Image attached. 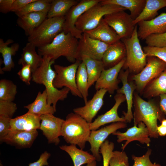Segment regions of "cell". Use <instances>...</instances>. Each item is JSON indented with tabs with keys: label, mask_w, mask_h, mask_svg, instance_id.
<instances>
[{
	"label": "cell",
	"mask_w": 166,
	"mask_h": 166,
	"mask_svg": "<svg viewBox=\"0 0 166 166\" xmlns=\"http://www.w3.org/2000/svg\"><path fill=\"white\" fill-rule=\"evenodd\" d=\"M17 93V87L11 81H0V100L13 101Z\"/></svg>",
	"instance_id": "37"
},
{
	"label": "cell",
	"mask_w": 166,
	"mask_h": 166,
	"mask_svg": "<svg viewBox=\"0 0 166 166\" xmlns=\"http://www.w3.org/2000/svg\"><path fill=\"white\" fill-rule=\"evenodd\" d=\"M52 0H35L15 13L19 17L23 15L32 12H48Z\"/></svg>",
	"instance_id": "36"
},
{
	"label": "cell",
	"mask_w": 166,
	"mask_h": 166,
	"mask_svg": "<svg viewBox=\"0 0 166 166\" xmlns=\"http://www.w3.org/2000/svg\"><path fill=\"white\" fill-rule=\"evenodd\" d=\"M143 49L147 57H155L166 63V47H160L147 45L144 47Z\"/></svg>",
	"instance_id": "40"
},
{
	"label": "cell",
	"mask_w": 166,
	"mask_h": 166,
	"mask_svg": "<svg viewBox=\"0 0 166 166\" xmlns=\"http://www.w3.org/2000/svg\"><path fill=\"white\" fill-rule=\"evenodd\" d=\"M161 124L166 127V119H163L161 122Z\"/></svg>",
	"instance_id": "52"
},
{
	"label": "cell",
	"mask_w": 166,
	"mask_h": 166,
	"mask_svg": "<svg viewBox=\"0 0 166 166\" xmlns=\"http://www.w3.org/2000/svg\"><path fill=\"white\" fill-rule=\"evenodd\" d=\"M126 49V61L124 67L135 74L139 73L147 64V55L144 52L137 34V25L131 36L121 39Z\"/></svg>",
	"instance_id": "5"
},
{
	"label": "cell",
	"mask_w": 166,
	"mask_h": 166,
	"mask_svg": "<svg viewBox=\"0 0 166 166\" xmlns=\"http://www.w3.org/2000/svg\"><path fill=\"white\" fill-rule=\"evenodd\" d=\"M114 147V143L107 139L101 146L99 152L102 156L103 166H109V161L112 156Z\"/></svg>",
	"instance_id": "39"
},
{
	"label": "cell",
	"mask_w": 166,
	"mask_h": 166,
	"mask_svg": "<svg viewBox=\"0 0 166 166\" xmlns=\"http://www.w3.org/2000/svg\"><path fill=\"white\" fill-rule=\"evenodd\" d=\"M81 60L85 64L88 78V87L90 88L97 81L102 71L105 69L102 60L83 56Z\"/></svg>",
	"instance_id": "30"
},
{
	"label": "cell",
	"mask_w": 166,
	"mask_h": 166,
	"mask_svg": "<svg viewBox=\"0 0 166 166\" xmlns=\"http://www.w3.org/2000/svg\"><path fill=\"white\" fill-rule=\"evenodd\" d=\"M49 113L40 116L41 122L40 129L46 137L49 143L58 145L59 137L61 136V129L65 120Z\"/></svg>",
	"instance_id": "16"
},
{
	"label": "cell",
	"mask_w": 166,
	"mask_h": 166,
	"mask_svg": "<svg viewBox=\"0 0 166 166\" xmlns=\"http://www.w3.org/2000/svg\"><path fill=\"white\" fill-rule=\"evenodd\" d=\"M160 97V108L162 112L166 116V94H162Z\"/></svg>",
	"instance_id": "49"
},
{
	"label": "cell",
	"mask_w": 166,
	"mask_h": 166,
	"mask_svg": "<svg viewBox=\"0 0 166 166\" xmlns=\"http://www.w3.org/2000/svg\"><path fill=\"white\" fill-rule=\"evenodd\" d=\"M101 2L91 7L80 17L75 24L77 29L82 33L92 30L97 26L105 15L127 10L115 5L103 4Z\"/></svg>",
	"instance_id": "7"
},
{
	"label": "cell",
	"mask_w": 166,
	"mask_h": 166,
	"mask_svg": "<svg viewBox=\"0 0 166 166\" xmlns=\"http://www.w3.org/2000/svg\"><path fill=\"white\" fill-rule=\"evenodd\" d=\"M47 101V93L45 89L42 93L39 92L34 101L24 108L28 110V112L40 116L49 113L54 114L56 110L52 105L48 104Z\"/></svg>",
	"instance_id": "27"
},
{
	"label": "cell",
	"mask_w": 166,
	"mask_h": 166,
	"mask_svg": "<svg viewBox=\"0 0 166 166\" xmlns=\"http://www.w3.org/2000/svg\"><path fill=\"white\" fill-rule=\"evenodd\" d=\"M125 122H118L113 123L97 130L91 131L88 142L90 144V151L96 159L99 161L101 160L100 154L101 146L106 140L109 135L117 131L118 129L127 127Z\"/></svg>",
	"instance_id": "13"
},
{
	"label": "cell",
	"mask_w": 166,
	"mask_h": 166,
	"mask_svg": "<svg viewBox=\"0 0 166 166\" xmlns=\"http://www.w3.org/2000/svg\"><path fill=\"white\" fill-rule=\"evenodd\" d=\"M145 42L148 46L166 47V32L160 34H152L146 38Z\"/></svg>",
	"instance_id": "42"
},
{
	"label": "cell",
	"mask_w": 166,
	"mask_h": 166,
	"mask_svg": "<svg viewBox=\"0 0 166 166\" xmlns=\"http://www.w3.org/2000/svg\"><path fill=\"white\" fill-rule=\"evenodd\" d=\"M133 104L134 125H137L140 122H143L148 130L150 137L158 138L157 120L161 122L164 119V113L160 107L152 101L144 100L136 93L134 94Z\"/></svg>",
	"instance_id": "3"
},
{
	"label": "cell",
	"mask_w": 166,
	"mask_h": 166,
	"mask_svg": "<svg viewBox=\"0 0 166 166\" xmlns=\"http://www.w3.org/2000/svg\"><path fill=\"white\" fill-rule=\"evenodd\" d=\"M110 45L90 37L83 32L79 39L78 53L80 59L85 56L96 60H102L103 55Z\"/></svg>",
	"instance_id": "12"
},
{
	"label": "cell",
	"mask_w": 166,
	"mask_h": 166,
	"mask_svg": "<svg viewBox=\"0 0 166 166\" xmlns=\"http://www.w3.org/2000/svg\"><path fill=\"white\" fill-rule=\"evenodd\" d=\"M103 18L121 39L128 38L131 36L135 26L133 24L134 20L125 11L106 15Z\"/></svg>",
	"instance_id": "11"
},
{
	"label": "cell",
	"mask_w": 166,
	"mask_h": 166,
	"mask_svg": "<svg viewBox=\"0 0 166 166\" xmlns=\"http://www.w3.org/2000/svg\"><path fill=\"white\" fill-rule=\"evenodd\" d=\"M47 14L37 12L25 14L18 17L17 24L24 30L25 34L29 36L47 18Z\"/></svg>",
	"instance_id": "25"
},
{
	"label": "cell",
	"mask_w": 166,
	"mask_h": 166,
	"mask_svg": "<svg viewBox=\"0 0 166 166\" xmlns=\"http://www.w3.org/2000/svg\"><path fill=\"white\" fill-rule=\"evenodd\" d=\"M166 68V63L155 57H148L147 64L139 73L134 74L132 79L139 92L143 91L147 85L157 77Z\"/></svg>",
	"instance_id": "9"
},
{
	"label": "cell",
	"mask_w": 166,
	"mask_h": 166,
	"mask_svg": "<svg viewBox=\"0 0 166 166\" xmlns=\"http://www.w3.org/2000/svg\"><path fill=\"white\" fill-rule=\"evenodd\" d=\"M109 166H129L128 157L125 152L113 151Z\"/></svg>",
	"instance_id": "38"
},
{
	"label": "cell",
	"mask_w": 166,
	"mask_h": 166,
	"mask_svg": "<svg viewBox=\"0 0 166 166\" xmlns=\"http://www.w3.org/2000/svg\"><path fill=\"white\" fill-rule=\"evenodd\" d=\"M38 135L37 130L10 131L0 140L1 142H5L18 148H29L31 146Z\"/></svg>",
	"instance_id": "21"
},
{
	"label": "cell",
	"mask_w": 166,
	"mask_h": 166,
	"mask_svg": "<svg viewBox=\"0 0 166 166\" xmlns=\"http://www.w3.org/2000/svg\"><path fill=\"white\" fill-rule=\"evenodd\" d=\"M129 71L128 69L125 71L121 70L118 78L122 84V87L117 90V93L123 94L125 96L127 104V111L123 112L126 122L130 123L133 119L132 108L133 104V94L136 89V86L132 82H128V76Z\"/></svg>",
	"instance_id": "19"
},
{
	"label": "cell",
	"mask_w": 166,
	"mask_h": 166,
	"mask_svg": "<svg viewBox=\"0 0 166 166\" xmlns=\"http://www.w3.org/2000/svg\"><path fill=\"white\" fill-rule=\"evenodd\" d=\"M166 7V0H146V2L140 14L133 21L134 26L142 21L152 19L158 14V11Z\"/></svg>",
	"instance_id": "32"
},
{
	"label": "cell",
	"mask_w": 166,
	"mask_h": 166,
	"mask_svg": "<svg viewBox=\"0 0 166 166\" xmlns=\"http://www.w3.org/2000/svg\"><path fill=\"white\" fill-rule=\"evenodd\" d=\"M84 32L92 38L110 45L121 40L120 37L107 23L103 18L95 28Z\"/></svg>",
	"instance_id": "23"
},
{
	"label": "cell",
	"mask_w": 166,
	"mask_h": 166,
	"mask_svg": "<svg viewBox=\"0 0 166 166\" xmlns=\"http://www.w3.org/2000/svg\"><path fill=\"white\" fill-rule=\"evenodd\" d=\"M77 88L81 93L85 104L88 101V78L84 63L81 61L78 68L76 76Z\"/></svg>",
	"instance_id": "35"
},
{
	"label": "cell",
	"mask_w": 166,
	"mask_h": 166,
	"mask_svg": "<svg viewBox=\"0 0 166 166\" xmlns=\"http://www.w3.org/2000/svg\"><path fill=\"white\" fill-rule=\"evenodd\" d=\"M146 2V0H101V2L103 4L115 5L128 10L134 20L141 13Z\"/></svg>",
	"instance_id": "31"
},
{
	"label": "cell",
	"mask_w": 166,
	"mask_h": 166,
	"mask_svg": "<svg viewBox=\"0 0 166 166\" xmlns=\"http://www.w3.org/2000/svg\"><path fill=\"white\" fill-rule=\"evenodd\" d=\"M152 150L148 149L146 153L141 156H136L132 155V159L134 161L132 166H161L156 163H152L150 159V156L152 153Z\"/></svg>",
	"instance_id": "43"
},
{
	"label": "cell",
	"mask_w": 166,
	"mask_h": 166,
	"mask_svg": "<svg viewBox=\"0 0 166 166\" xmlns=\"http://www.w3.org/2000/svg\"><path fill=\"white\" fill-rule=\"evenodd\" d=\"M107 92L104 89L97 90L92 98L88 101L84 106L73 109V113L80 116L88 123H92L103 105L104 97Z\"/></svg>",
	"instance_id": "17"
},
{
	"label": "cell",
	"mask_w": 166,
	"mask_h": 166,
	"mask_svg": "<svg viewBox=\"0 0 166 166\" xmlns=\"http://www.w3.org/2000/svg\"><path fill=\"white\" fill-rule=\"evenodd\" d=\"M20 79L28 85H30L32 78V72L30 66L27 65H22V67L17 73Z\"/></svg>",
	"instance_id": "44"
},
{
	"label": "cell",
	"mask_w": 166,
	"mask_h": 166,
	"mask_svg": "<svg viewBox=\"0 0 166 166\" xmlns=\"http://www.w3.org/2000/svg\"><path fill=\"white\" fill-rule=\"evenodd\" d=\"M35 0H14L12 4L11 12L15 13L22 9L28 4Z\"/></svg>",
	"instance_id": "47"
},
{
	"label": "cell",
	"mask_w": 166,
	"mask_h": 166,
	"mask_svg": "<svg viewBox=\"0 0 166 166\" xmlns=\"http://www.w3.org/2000/svg\"><path fill=\"white\" fill-rule=\"evenodd\" d=\"M11 119L0 116V140L9 133L10 128V121Z\"/></svg>",
	"instance_id": "45"
},
{
	"label": "cell",
	"mask_w": 166,
	"mask_h": 166,
	"mask_svg": "<svg viewBox=\"0 0 166 166\" xmlns=\"http://www.w3.org/2000/svg\"><path fill=\"white\" fill-rule=\"evenodd\" d=\"M112 134L117 136L118 143L126 141L121 148L122 151L129 143L133 141H138L148 146H149L151 142L148 130L142 122H140L137 125H134L128 128L125 132L116 131Z\"/></svg>",
	"instance_id": "14"
},
{
	"label": "cell",
	"mask_w": 166,
	"mask_h": 166,
	"mask_svg": "<svg viewBox=\"0 0 166 166\" xmlns=\"http://www.w3.org/2000/svg\"><path fill=\"white\" fill-rule=\"evenodd\" d=\"M79 39L71 33L62 31L50 43L38 48V53L55 60L61 56L65 57L72 63L81 61L78 53Z\"/></svg>",
	"instance_id": "2"
},
{
	"label": "cell",
	"mask_w": 166,
	"mask_h": 166,
	"mask_svg": "<svg viewBox=\"0 0 166 166\" xmlns=\"http://www.w3.org/2000/svg\"><path fill=\"white\" fill-rule=\"evenodd\" d=\"M91 130L89 123L78 115L71 113L66 117L61 129V136L70 144L77 145L83 149Z\"/></svg>",
	"instance_id": "4"
},
{
	"label": "cell",
	"mask_w": 166,
	"mask_h": 166,
	"mask_svg": "<svg viewBox=\"0 0 166 166\" xmlns=\"http://www.w3.org/2000/svg\"><path fill=\"white\" fill-rule=\"evenodd\" d=\"M101 0H82L73 6L65 16L63 31L65 33H71L78 39L81 38L83 33L76 28V22L84 12Z\"/></svg>",
	"instance_id": "10"
},
{
	"label": "cell",
	"mask_w": 166,
	"mask_h": 166,
	"mask_svg": "<svg viewBox=\"0 0 166 166\" xmlns=\"http://www.w3.org/2000/svg\"><path fill=\"white\" fill-rule=\"evenodd\" d=\"M157 130L159 135L161 136L166 135V127L161 124L157 126Z\"/></svg>",
	"instance_id": "50"
},
{
	"label": "cell",
	"mask_w": 166,
	"mask_h": 166,
	"mask_svg": "<svg viewBox=\"0 0 166 166\" xmlns=\"http://www.w3.org/2000/svg\"><path fill=\"white\" fill-rule=\"evenodd\" d=\"M55 60L47 56H43L41 65L32 73V80L38 84H42L45 87L47 95V103L52 105L56 110V106L59 101H63L67 98L70 90L64 87L61 90L55 88L53 84L56 73L52 68Z\"/></svg>",
	"instance_id": "1"
},
{
	"label": "cell",
	"mask_w": 166,
	"mask_h": 166,
	"mask_svg": "<svg viewBox=\"0 0 166 166\" xmlns=\"http://www.w3.org/2000/svg\"><path fill=\"white\" fill-rule=\"evenodd\" d=\"M143 93L144 96L147 98L166 94V68L147 85Z\"/></svg>",
	"instance_id": "33"
},
{
	"label": "cell",
	"mask_w": 166,
	"mask_h": 166,
	"mask_svg": "<svg viewBox=\"0 0 166 166\" xmlns=\"http://www.w3.org/2000/svg\"><path fill=\"white\" fill-rule=\"evenodd\" d=\"M40 116L27 112L10 121L9 132L30 131L40 129Z\"/></svg>",
	"instance_id": "22"
},
{
	"label": "cell",
	"mask_w": 166,
	"mask_h": 166,
	"mask_svg": "<svg viewBox=\"0 0 166 166\" xmlns=\"http://www.w3.org/2000/svg\"><path fill=\"white\" fill-rule=\"evenodd\" d=\"M114 98L115 103L111 109L104 114L98 116L93 121L89 123L91 131L96 130L101 126L110 123L126 122L124 117H119L117 113L119 106L126 100L125 96L123 94L117 93Z\"/></svg>",
	"instance_id": "20"
},
{
	"label": "cell",
	"mask_w": 166,
	"mask_h": 166,
	"mask_svg": "<svg viewBox=\"0 0 166 166\" xmlns=\"http://www.w3.org/2000/svg\"><path fill=\"white\" fill-rule=\"evenodd\" d=\"M36 47L31 43L27 42L23 48L21 57L18 61L19 65H30L32 73L41 65L43 61V57L37 53Z\"/></svg>",
	"instance_id": "28"
},
{
	"label": "cell",
	"mask_w": 166,
	"mask_h": 166,
	"mask_svg": "<svg viewBox=\"0 0 166 166\" xmlns=\"http://www.w3.org/2000/svg\"><path fill=\"white\" fill-rule=\"evenodd\" d=\"M60 148L67 153L71 158L74 166H81L96 160L94 156L87 151L77 148L76 145H62Z\"/></svg>",
	"instance_id": "29"
},
{
	"label": "cell",
	"mask_w": 166,
	"mask_h": 166,
	"mask_svg": "<svg viewBox=\"0 0 166 166\" xmlns=\"http://www.w3.org/2000/svg\"><path fill=\"white\" fill-rule=\"evenodd\" d=\"M126 55L125 46L121 40L109 45L105 52L102 61L105 68H109L118 64L126 57Z\"/></svg>",
	"instance_id": "24"
},
{
	"label": "cell",
	"mask_w": 166,
	"mask_h": 166,
	"mask_svg": "<svg viewBox=\"0 0 166 166\" xmlns=\"http://www.w3.org/2000/svg\"><path fill=\"white\" fill-rule=\"evenodd\" d=\"M96 161L95 160L91 163L87 164L86 166H96Z\"/></svg>",
	"instance_id": "51"
},
{
	"label": "cell",
	"mask_w": 166,
	"mask_h": 166,
	"mask_svg": "<svg viewBox=\"0 0 166 166\" xmlns=\"http://www.w3.org/2000/svg\"><path fill=\"white\" fill-rule=\"evenodd\" d=\"M137 25L138 36L141 40H145L152 34L164 33L166 32V12L161 13L150 20L141 21Z\"/></svg>",
	"instance_id": "18"
},
{
	"label": "cell",
	"mask_w": 166,
	"mask_h": 166,
	"mask_svg": "<svg viewBox=\"0 0 166 166\" xmlns=\"http://www.w3.org/2000/svg\"><path fill=\"white\" fill-rule=\"evenodd\" d=\"M82 61L77 60L69 66L54 65L56 75L53 82L54 86L58 89L67 87L73 95L82 98L76 84V76L78 66Z\"/></svg>",
	"instance_id": "8"
},
{
	"label": "cell",
	"mask_w": 166,
	"mask_h": 166,
	"mask_svg": "<svg viewBox=\"0 0 166 166\" xmlns=\"http://www.w3.org/2000/svg\"><path fill=\"white\" fill-rule=\"evenodd\" d=\"M14 1V0H0V12L6 14L11 11Z\"/></svg>",
	"instance_id": "48"
},
{
	"label": "cell",
	"mask_w": 166,
	"mask_h": 166,
	"mask_svg": "<svg viewBox=\"0 0 166 166\" xmlns=\"http://www.w3.org/2000/svg\"><path fill=\"white\" fill-rule=\"evenodd\" d=\"M65 16L47 18L28 37L27 41L38 48L51 43L63 31Z\"/></svg>",
	"instance_id": "6"
},
{
	"label": "cell",
	"mask_w": 166,
	"mask_h": 166,
	"mask_svg": "<svg viewBox=\"0 0 166 166\" xmlns=\"http://www.w3.org/2000/svg\"><path fill=\"white\" fill-rule=\"evenodd\" d=\"M78 1L75 0H52L47 18L65 16Z\"/></svg>",
	"instance_id": "34"
},
{
	"label": "cell",
	"mask_w": 166,
	"mask_h": 166,
	"mask_svg": "<svg viewBox=\"0 0 166 166\" xmlns=\"http://www.w3.org/2000/svg\"><path fill=\"white\" fill-rule=\"evenodd\" d=\"M125 61L126 57L113 67L104 69L96 82V90L104 89L110 94L113 93L115 90H117L120 81L118 78L119 75Z\"/></svg>",
	"instance_id": "15"
},
{
	"label": "cell",
	"mask_w": 166,
	"mask_h": 166,
	"mask_svg": "<svg viewBox=\"0 0 166 166\" xmlns=\"http://www.w3.org/2000/svg\"><path fill=\"white\" fill-rule=\"evenodd\" d=\"M14 41L9 39L4 42L2 38L0 39V53L3 57L4 67L1 69L0 73L2 72H10L14 67L15 64L12 59V56L16 54L19 48L18 43H14L10 47L8 46Z\"/></svg>",
	"instance_id": "26"
},
{
	"label": "cell",
	"mask_w": 166,
	"mask_h": 166,
	"mask_svg": "<svg viewBox=\"0 0 166 166\" xmlns=\"http://www.w3.org/2000/svg\"><path fill=\"white\" fill-rule=\"evenodd\" d=\"M50 154L45 151L40 155L39 159L36 161L30 163L28 166H48L47 160L50 156Z\"/></svg>",
	"instance_id": "46"
},
{
	"label": "cell",
	"mask_w": 166,
	"mask_h": 166,
	"mask_svg": "<svg viewBox=\"0 0 166 166\" xmlns=\"http://www.w3.org/2000/svg\"><path fill=\"white\" fill-rule=\"evenodd\" d=\"M17 108L13 101L0 100V116L12 118Z\"/></svg>",
	"instance_id": "41"
}]
</instances>
